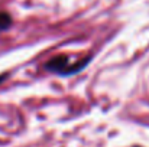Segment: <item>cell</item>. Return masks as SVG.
I'll use <instances>...</instances> for the list:
<instances>
[{
  "mask_svg": "<svg viewBox=\"0 0 149 147\" xmlns=\"http://www.w3.org/2000/svg\"><path fill=\"white\" fill-rule=\"evenodd\" d=\"M10 25H12V17H10V14L6 13V12H0V30L7 29Z\"/></svg>",
  "mask_w": 149,
  "mask_h": 147,
  "instance_id": "cell-2",
  "label": "cell"
},
{
  "mask_svg": "<svg viewBox=\"0 0 149 147\" xmlns=\"http://www.w3.org/2000/svg\"><path fill=\"white\" fill-rule=\"evenodd\" d=\"M90 58L88 59H83L80 62H71L70 56H65V55H59V56H55L49 59L47 63H45V69L54 72V74H58V75H72L78 71H81L87 63H88Z\"/></svg>",
  "mask_w": 149,
  "mask_h": 147,
  "instance_id": "cell-1",
  "label": "cell"
}]
</instances>
